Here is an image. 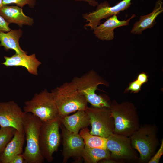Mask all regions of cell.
Listing matches in <instances>:
<instances>
[{
  "label": "cell",
  "mask_w": 163,
  "mask_h": 163,
  "mask_svg": "<svg viewBox=\"0 0 163 163\" xmlns=\"http://www.w3.org/2000/svg\"><path fill=\"white\" fill-rule=\"evenodd\" d=\"M51 93L60 117L79 110H85L88 107V102L72 81L63 84Z\"/></svg>",
  "instance_id": "obj_1"
},
{
  "label": "cell",
  "mask_w": 163,
  "mask_h": 163,
  "mask_svg": "<svg viewBox=\"0 0 163 163\" xmlns=\"http://www.w3.org/2000/svg\"><path fill=\"white\" fill-rule=\"evenodd\" d=\"M109 108L114 120V133L130 137L140 127L137 111L132 103L113 101Z\"/></svg>",
  "instance_id": "obj_2"
},
{
  "label": "cell",
  "mask_w": 163,
  "mask_h": 163,
  "mask_svg": "<svg viewBox=\"0 0 163 163\" xmlns=\"http://www.w3.org/2000/svg\"><path fill=\"white\" fill-rule=\"evenodd\" d=\"M42 122L30 113H26L24 123L26 145L22 154L27 163H42L44 159L39 147L40 129Z\"/></svg>",
  "instance_id": "obj_3"
},
{
  "label": "cell",
  "mask_w": 163,
  "mask_h": 163,
  "mask_svg": "<svg viewBox=\"0 0 163 163\" xmlns=\"http://www.w3.org/2000/svg\"><path fill=\"white\" fill-rule=\"evenodd\" d=\"M157 126L147 124L140 127L129 137L133 148L139 153V159L148 162L155 154L159 142Z\"/></svg>",
  "instance_id": "obj_4"
},
{
  "label": "cell",
  "mask_w": 163,
  "mask_h": 163,
  "mask_svg": "<svg viewBox=\"0 0 163 163\" xmlns=\"http://www.w3.org/2000/svg\"><path fill=\"white\" fill-rule=\"evenodd\" d=\"M61 124L60 117L42 122L40 127L39 144L41 154L48 162L53 160L54 153L57 152L60 145L61 136L59 128Z\"/></svg>",
  "instance_id": "obj_5"
},
{
  "label": "cell",
  "mask_w": 163,
  "mask_h": 163,
  "mask_svg": "<svg viewBox=\"0 0 163 163\" xmlns=\"http://www.w3.org/2000/svg\"><path fill=\"white\" fill-rule=\"evenodd\" d=\"M24 104V111L32 114L43 122L59 116L52 95L46 89L35 94L31 99L26 101Z\"/></svg>",
  "instance_id": "obj_6"
},
{
  "label": "cell",
  "mask_w": 163,
  "mask_h": 163,
  "mask_svg": "<svg viewBox=\"0 0 163 163\" xmlns=\"http://www.w3.org/2000/svg\"><path fill=\"white\" fill-rule=\"evenodd\" d=\"M79 91L92 106L97 107H110V104L101 96L95 93L100 84L107 86L108 84L92 70L80 77H75L72 81Z\"/></svg>",
  "instance_id": "obj_7"
},
{
  "label": "cell",
  "mask_w": 163,
  "mask_h": 163,
  "mask_svg": "<svg viewBox=\"0 0 163 163\" xmlns=\"http://www.w3.org/2000/svg\"><path fill=\"white\" fill-rule=\"evenodd\" d=\"M89 118L93 135L107 138L113 133L115 125L109 108L88 107L85 110Z\"/></svg>",
  "instance_id": "obj_8"
},
{
  "label": "cell",
  "mask_w": 163,
  "mask_h": 163,
  "mask_svg": "<svg viewBox=\"0 0 163 163\" xmlns=\"http://www.w3.org/2000/svg\"><path fill=\"white\" fill-rule=\"evenodd\" d=\"M107 138L106 148L112 159L116 161L139 160L129 137L113 133Z\"/></svg>",
  "instance_id": "obj_9"
},
{
  "label": "cell",
  "mask_w": 163,
  "mask_h": 163,
  "mask_svg": "<svg viewBox=\"0 0 163 163\" xmlns=\"http://www.w3.org/2000/svg\"><path fill=\"white\" fill-rule=\"evenodd\" d=\"M131 1L123 0L113 6H110L107 1L98 4L95 10L82 14L83 18L88 22L84 27H89L93 30L100 24L102 20L118 15L120 12L129 8L132 4Z\"/></svg>",
  "instance_id": "obj_10"
},
{
  "label": "cell",
  "mask_w": 163,
  "mask_h": 163,
  "mask_svg": "<svg viewBox=\"0 0 163 163\" xmlns=\"http://www.w3.org/2000/svg\"><path fill=\"white\" fill-rule=\"evenodd\" d=\"M26 113L13 101L0 102V126L12 127L24 133V123Z\"/></svg>",
  "instance_id": "obj_11"
},
{
  "label": "cell",
  "mask_w": 163,
  "mask_h": 163,
  "mask_svg": "<svg viewBox=\"0 0 163 163\" xmlns=\"http://www.w3.org/2000/svg\"><path fill=\"white\" fill-rule=\"evenodd\" d=\"M60 128L62 139V163H66L72 158L76 162H80L82 159V154L85 144L79 133H75L67 130L61 123Z\"/></svg>",
  "instance_id": "obj_12"
},
{
  "label": "cell",
  "mask_w": 163,
  "mask_h": 163,
  "mask_svg": "<svg viewBox=\"0 0 163 163\" xmlns=\"http://www.w3.org/2000/svg\"><path fill=\"white\" fill-rule=\"evenodd\" d=\"M136 16L133 14L126 20H119L117 15L108 18L104 23L100 24L93 30L95 36L103 41H110L114 38V30L120 27L127 26L130 20Z\"/></svg>",
  "instance_id": "obj_13"
},
{
  "label": "cell",
  "mask_w": 163,
  "mask_h": 163,
  "mask_svg": "<svg viewBox=\"0 0 163 163\" xmlns=\"http://www.w3.org/2000/svg\"><path fill=\"white\" fill-rule=\"evenodd\" d=\"M26 54L15 53L11 57L4 56L5 61L2 64L7 67L23 66L30 73L37 75L38 68L41 63L36 58L35 54L30 55Z\"/></svg>",
  "instance_id": "obj_14"
},
{
  "label": "cell",
  "mask_w": 163,
  "mask_h": 163,
  "mask_svg": "<svg viewBox=\"0 0 163 163\" xmlns=\"http://www.w3.org/2000/svg\"><path fill=\"white\" fill-rule=\"evenodd\" d=\"M0 15L9 24L15 23L20 27L31 26L34 23L33 19L25 15L22 8L17 6L3 5L0 8Z\"/></svg>",
  "instance_id": "obj_15"
},
{
  "label": "cell",
  "mask_w": 163,
  "mask_h": 163,
  "mask_svg": "<svg viewBox=\"0 0 163 163\" xmlns=\"http://www.w3.org/2000/svg\"><path fill=\"white\" fill-rule=\"evenodd\" d=\"M61 123L70 132L79 133L81 129L90 125L89 117L85 110H79L70 116L60 117Z\"/></svg>",
  "instance_id": "obj_16"
},
{
  "label": "cell",
  "mask_w": 163,
  "mask_h": 163,
  "mask_svg": "<svg viewBox=\"0 0 163 163\" xmlns=\"http://www.w3.org/2000/svg\"><path fill=\"white\" fill-rule=\"evenodd\" d=\"M163 0L157 1L152 12L146 15L141 16L139 21L135 23L131 33L139 35L145 30L154 26L156 23V18L163 12Z\"/></svg>",
  "instance_id": "obj_17"
},
{
  "label": "cell",
  "mask_w": 163,
  "mask_h": 163,
  "mask_svg": "<svg viewBox=\"0 0 163 163\" xmlns=\"http://www.w3.org/2000/svg\"><path fill=\"white\" fill-rule=\"evenodd\" d=\"M25 139L24 133L16 130L12 139L0 155L1 163H9L15 155L22 154Z\"/></svg>",
  "instance_id": "obj_18"
},
{
  "label": "cell",
  "mask_w": 163,
  "mask_h": 163,
  "mask_svg": "<svg viewBox=\"0 0 163 163\" xmlns=\"http://www.w3.org/2000/svg\"><path fill=\"white\" fill-rule=\"evenodd\" d=\"M22 34L21 29L11 30L7 33L0 32V47H3L6 51L13 50L16 54L27 53L21 48L19 43V39Z\"/></svg>",
  "instance_id": "obj_19"
},
{
  "label": "cell",
  "mask_w": 163,
  "mask_h": 163,
  "mask_svg": "<svg viewBox=\"0 0 163 163\" xmlns=\"http://www.w3.org/2000/svg\"><path fill=\"white\" fill-rule=\"evenodd\" d=\"M82 157L85 163H97L102 159L111 158L110 152L107 149L91 148L85 145Z\"/></svg>",
  "instance_id": "obj_20"
},
{
  "label": "cell",
  "mask_w": 163,
  "mask_h": 163,
  "mask_svg": "<svg viewBox=\"0 0 163 163\" xmlns=\"http://www.w3.org/2000/svg\"><path fill=\"white\" fill-rule=\"evenodd\" d=\"M79 134L86 146L91 148L107 149V138L91 134L88 127L82 129Z\"/></svg>",
  "instance_id": "obj_21"
},
{
  "label": "cell",
  "mask_w": 163,
  "mask_h": 163,
  "mask_svg": "<svg viewBox=\"0 0 163 163\" xmlns=\"http://www.w3.org/2000/svg\"><path fill=\"white\" fill-rule=\"evenodd\" d=\"M16 129L10 127H2L0 129V155L13 137Z\"/></svg>",
  "instance_id": "obj_22"
},
{
  "label": "cell",
  "mask_w": 163,
  "mask_h": 163,
  "mask_svg": "<svg viewBox=\"0 0 163 163\" xmlns=\"http://www.w3.org/2000/svg\"><path fill=\"white\" fill-rule=\"evenodd\" d=\"M35 0H2L3 5L14 4L17 6L22 8L26 5H28L30 7H33L35 4Z\"/></svg>",
  "instance_id": "obj_23"
},
{
  "label": "cell",
  "mask_w": 163,
  "mask_h": 163,
  "mask_svg": "<svg viewBox=\"0 0 163 163\" xmlns=\"http://www.w3.org/2000/svg\"><path fill=\"white\" fill-rule=\"evenodd\" d=\"M163 154V140H161L159 149L148 161V163H158Z\"/></svg>",
  "instance_id": "obj_24"
},
{
  "label": "cell",
  "mask_w": 163,
  "mask_h": 163,
  "mask_svg": "<svg viewBox=\"0 0 163 163\" xmlns=\"http://www.w3.org/2000/svg\"><path fill=\"white\" fill-rule=\"evenodd\" d=\"M142 84L136 79L131 82L129 87L126 89V91H130L132 92L137 93L141 90Z\"/></svg>",
  "instance_id": "obj_25"
},
{
  "label": "cell",
  "mask_w": 163,
  "mask_h": 163,
  "mask_svg": "<svg viewBox=\"0 0 163 163\" xmlns=\"http://www.w3.org/2000/svg\"><path fill=\"white\" fill-rule=\"evenodd\" d=\"M9 23L0 15V32L10 31L11 29L9 27Z\"/></svg>",
  "instance_id": "obj_26"
},
{
  "label": "cell",
  "mask_w": 163,
  "mask_h": 163,
  "mask_svg": "<svg viewBox=\"0 0 163 163\" xmlns=\"http://www.w3.org/2000/svg\"><path fill=\"white\" fill-rule=\"evenodd\" d=\"M9 163H27L24 159L22 154L17 155L14 156Z\"/></svg>",
  "instance_id": "obj_27"
},
{
  "label": "cell",
  "mask_w": 163,
  "mask_h": 163,
  "mask_svg": "<svg viewBox=\"0 0 163 163\" xmlns=\"http://www.w3.org/2000/svg\"><path fill=\"white\" fill-rule=\"evenodd\" d=\"M147 75L145 73H142L138 76L136 79L141 84L147 82L148 80Z\"/></svg>",
  "instance_id": "obj_28"
},
{
  "label": "cell",
  "mask_w": 163,
  "mask_h": 163,
  "mask_svg": "<svg viewBox=\"0 0 163 163\" xmlns=\"http://www.w3.org/2000/svg\"><path fill=\"white\" fill-rule=\"evenodd\" d=\"M78 1H83L87 2L92 6H95L98 4V3L95 0H75Z\"/></svg>",
  "instance_id": "obj_29"
},
{
  "label": "cell",
  "mask_w": 163,
  "mask_h": 163,
  "mask_svg": "<svg viewBox=\"0 0 163 163\" xmlns=\"http://www.w3.org/2000/svg\"><path fill=\"white\" fill-rule=\"evenodd\" d=\"M99 162L101 163H115L116 161L111 158H106L102 159Z\"/></svg>",
  "instance_id": "obj_30"
},
{
  "label": "cell",
  "mask_w": 163,
  "mask_h": 163,
  "mask_svg": "<svg viewBox=\"0 0 163 163\" xmlns=\"http://www.w3.org/2000/svg\"><path fill=\"white\" fill-rule=\"evenodd\" d=\"M3 6L2 4V0H0V8Z\"/></svg>",
  "instance_id": "obj_31"
},
{
  "label": "cell",
  "mask_w": 163,
  "mask_h": 163,
  "mask_svg": "<svg viewBox=\"0 0 163 163\" xmlns=\"http://www.w3.org/2000/svg\"><path fill=\"white\" fill-rule=\"evenodd\" d=\"M0 163H1L0 162Z\"/></svg>",
  "instance_id": "obj_32"
}]
</instances>
